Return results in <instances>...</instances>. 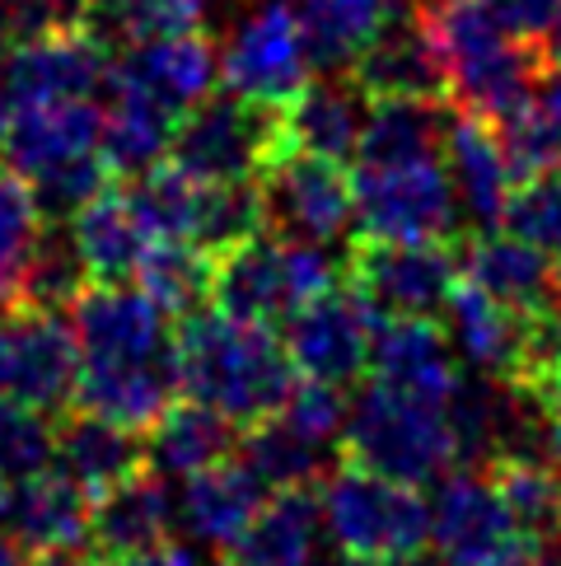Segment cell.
Returning a JSON list of instances; mask_svg holds the SVG:
<instances>
[{
    "instance_id": "obj_1",
    "label": "cell",
    "mask_w": 561,
    "mask_h": 566,
    "mask_svg": "<svg viewBox=\"0 0 561 566\" xmlns=\"http://www.w3.org/2000/svg\"><path fill=\"white\" fill-rule=\"evenodd\" d=\"M173 384L192 402H207L234 427L272 417L286 402L295 366L267 323H244L220 310H192L169 337Z\"/></svg>"
},
{
    "instance_id": "obj_2",
    "label": "cell",
    "mask_w": 561,
    "mask_h": 566,
    "mask_svg": "<svg viewBox=\"0 0 561 566\" xmlns=\"http://www.w3.org/2000/svg\"><path fill=\"white\" fill-rule=\"evenodd\" d=\"M421 14H426L440 56H445V80L458 113L500 123V117L533 104L543 56L533 43L500 29L483 0H435Z\"/></svg>"
},
{
    "instance_id": "obj_3",
    "label": "cell",
    "mask_w": 561,
    "mask_h": 566,
    "mask_svg": "<svg viewBox=\"0 0 561 566\" xmlns=\"http://www.w3.org/2000/svg\"><path fill=\"white\" fill-rule=\"evenodd\" d=\"M98 108L94 98H62V104H14L6 132V169L33 188L47 220H71L85 201L113 184L98 155Z\"/></svg>"
},
{
    "instance_id": "obj_4",
    "label": "cell",
    "mask_w": 561,
    "mask_h": 566,
    "mask_svg": "<svg viewBox=\"0 0 561 566\" xmlns=\"http://www.w3.org/2000/svg\"><path fill=\"white\" fill-rule=\"evenodd\" d=\"M342 450L360 469L398 478V482H407V488L440 482L454 473V463H464L449 408L384 389V384H374V379L351 402Z\"/></svg>"
},
{
    "instance_id": "obj_5",
    "label": "cell",
    "mask_w": 561,
    "mask_h": 566,
    "mask_svg": "<svg viewBox=\"0 0 561 566\" xmlns=\"http://www.w3.org/2000/svg\"><path fill=\"white\" fill-rule=\"evenodd\" d=\"M318 515H324V538L347 566L431 548V501L421 496V488L360 469L351 459L324 473Z\"/></svg>"
},
{
    "instance_id": "obj_6",
    "label": "cell",
    "mask_w": 561,
    "mask_h": 566,
    "mask_svg": "<svg viewBox=\"0 0 561 566\" xmlns=\"http://www.w3.org/2000/svg\"><path fill=\"white\" fill-rule=\"evenodd\" d=\"M337 286V262L324 244H295L272 230L244 239L225 253H211L207 300L244 323H286L299 305Z\"/></svg>"
},
{
    "instance_id": "obj_7",
    "label": "cell",
    "mask_w": 561,
    "mask_h": 566,
    "mask_svg": "<svg viewBox=\"0 0 561 566\" xmlns=\"http://www.w3.org/2000/svg\"><path fill=\"white\" fill-rule=\"evenodd\" d=\"M431 548L440 566H543L552 543L515 520L487 473H449L431 505Z\"/></svg>"
},
{
    "instance_id": "obj_8",
    "label": "cell",
    "mask_w": 561,
    "mask_h": 566,
    "mask_svg": "<svg viewBox=\"0 0 561 566\" xmlns=\"http://www.w3.org/2000/svg\"><path fill=\"white\" fill-rule=\"evenodd\" d=\"M280 155L276 108L248 104L239 94H211L173 123L169 165L197 184L257 178Z\"/></svg>"
},
{
    "instance_id": "obj_9",
    "label": "cell",
    "mask_w": 561,
    "mask_h": 566,
    "mask_svg": "<svg viewBox=\"0 0 561 566\" xmlns=\"http://www.w3.org/2000/svg\"><path fill=\"white\" fill-rule=\"evenodd\" d=\"M360 239H449L458 230V197L440 159L360 165L351 178Z\"/></svg>"
},
{
    "instance_id": "obj_10",
    "label": "cell",
    "mask_w": 561,
    "mask_h": 566,
    "mask_svg": "<svg viewBox=\"0 0 561 566\" xmlns=\"http://www.w3.org/2000/svg\"><path fill=\"white\" fill-rule=\"evenodd\" d=\"M458 276L464 272L445 239H360L351 249V286L393 318L445 314Z\"/></svg>"
},
{
    "instance_id": "obj_11",
    "label": "cell",
    "mask_w": 561,
    "mask_h": 566,
    "mask_svg": "<svg viewBox=\"0 0 561 566\" xmlns=\"http://www.w3.org/2000/svg\"><path fill=\"white\" fill-rule=\"evenodd\" d=\"M309 71L314 56L305 33H299L295 6H286V0H267L248 19H239L234 33L225 38V52H220L225 94H239L263 108H280L286 98H295L314 80Z\"/></svg>"
},
{
    "instance_id": "obj_12",
    "label": "cell",
    "mask_w": 561,
    "mask_h": 566,
    "mask_svg": "<svg viewBox=\"0 0 561 566\" xmlns=\"http://www.w3.org/2000/svg\"><path fill=\"white\" fill-rule=\"evenodd\" d=\"M257 188H263L267 230L280 239L332 249L337 239H347L356 230L351 178L337 159L280 150L272 165L257 174Z\"/></svg>"
},
{
    "instance_id": "obj_13",
    "label": "cell",
    "mask_w": 561,
    "mask_h": 566,
    "mask_svg": "<svg viewBox=\"0 0 561 566\" xmlns=\"http://www.w3.org/2000/svg\"><path fill=\"white\" fill-rule=\"evenodd\" d=\"M80 347L56 310H0V398L33 412L71 408Z\"/></svg>"
},
{
    "instance_id": "obj_14",
    "label": "cell",
    "mask_w": 561,
    "mask_h": 566,
    "mask_svg": "<svg viewBox=\"0 0 561 566\" xmlns=\"http://www.w3.org/2000/svg\"><path fill=\"white\" fill-rule=\"evenodd\" d=\"M379 314L356 286H332L314 295L309 305H299L286 318V356L295 375L324 379V384H347L370 370Z\"/></svg>"
},
{
    "instance_id": "obj_15",
    "label": "cell",
    "mask_w": 561,
    "mask_h": 566,
    "mask_svg": "<svg viewBox=\"0 0 561 566\" xmlns=\"http://www.w3.org/2000/svg\"><path fill=\"white\" fill-rule=\"evenodd\" d=\"M80 366H140L169 360V314L136 281H89L71 305Z\"/></svg>"
},
{
    "instance_id": "obj_16",
    "label": "cell",
    "mask_w": 561,
    "mask_h": 566,
    "mask_svg": "<svg viewBox=\"0 0 561 566\" xmlns=\"http://www.w3.org/2000/svg\"><path fill=\"white\" fill-rule=\"evenodd\" d=\"M113 52L98 48L85 29L38 33L6 52V85L10 104H62V98H98L108 85Z\"/></svg>"
},
{
    "instance_id": "obj_17",
    "label": "cell",
    "mask_w": 561,
    "mask_h": 566,
    "mask_svg": "<svg viewBox=\"0 0 561 566\" xmlns=\"http://www.w3.org/2000/svg\"><path fill=\"white\" fill-rule=\"evenodd\" d=\"M366 375L384 384V389H398L421 402H440V408H449V398L464 384L449 333L435 318H393V314L379 318Z\"/></svg>"
},
{
    "instance_id": "obj_18",
    "label": "cell",
    "mask_w": 561,
    "mask_h": 566,
    "mask_svg": "<svg viewBox=\"0 0 561 566\" xmlns=\"http://www.w3.org/2000/svg\"><path fill=\"white\" fill-rule=\"evenodd\" d=\"M113 85L136 90L155 98L159 108H169L173 117H183L197 108L202 98L215 94L220 85V52L207 43V33H178V38H159V43L131 48L113 62L108 71Z\"/></svg>"
},
{
    "instance_id": "obj_19",
    "label": "cell",
    "mask_w": 561,
    "mask_h": 566,
    "mask_svg": "<svg viewBox=\"0 0 561 566\" xmlns=\"http://www.w3.org/2000/svg\"><path fill=\"white\" fill-rule=\"evenodd\" d=\"M347 71L366 98H449L445 56H440L421 10L398 14Z\"/></svg>"
},
{
    "instance_id": "obj_20",
    "label": "cell",
    "mask_w": 561,
    "mask_h": 566,
    "mask_svg": "<svg viewBox=\"0 0 561 566\" xmlns=\"http://www.w3.org/2000/svg\"><path fill=\"white\" fill-rule=\"evenodd\" d=\"M33 562L75 553L89 543V492L75 488L62 469H43L29 478H14L6 530Z\"/></svg>"
},
{
    "instance_id": "obj_21",
    "label": "cell",
    "mask_w": 561,
    "mask_h": 566,
    "mask_svg": "<svg viewBox=\"0 0 561 566\" xmlns=\"http://www.w3.org/2000/svg\"><path fill=\"white\" fill-rule=\"evenodd\" d=\"M173 492L155 469H136L89 501V543L98 557H131L173 538Z\"/></svg>"
},
{
    "instance_id": "obj_22",
    "label": "cell",
    "mask_w": 561,
    "mask_h": 566,
    "mask_svg": "<svg viewBox=\"0 0 561 566\" xmlns=\"http://www.w3.org/2000/svg\"><path fill=\"white\" fill-rule=\"evenodd\" d=\"M318 543H324L318 492H267L244 534L220 548V566H318Z\"/></svg>"
},
{
    "instance_id": "obj_23",
    "label": "cell",
    "mask_w": 561,
    "mask_h": 566,
    "mask_svg": "<svg viewBox=\"0 0 561 566\" xmlns=\"http://www.w3.org/2000/svg\"><path fill=\"white\" fill-rule=\"evenodd\" d=\"M440 150H445V174L454 184L458 211H464L477 230H496L500 211H506V197L515 188V174H510V159H506V146H500L496 123L458 113V117H449V132H445V146Z\"/></svg>"
},
{
    "instance_id": "obj_24",
    "label": "cell",
    "mask_w": 561,
    "mask_h": 566,
    "mask_svg": "<svg viewBox=\"0 0 561 566\" xmlns=\"http://www.w3.org/2000/svg\"><path fill=\"white\" fill-rule=\"evenodd\" d=\"M366 108H370V98L360 94L351 80H309L295 98H286V104L276 108L280 150H299V155L347 165L356 155Z\"/></svg>"
},
{
    "instance_id": "obj_25",
    "label": "cell",
    "mask_w": 561,
    "mask_h": 566,
    "mask_svg": "<svg viewBox=\"0 0 561 566\" xmlns=\"http://www.w3.org/2000/svg\"><path fill=\"white\" fill-rule=\"evenodd\" d=\"M178 482L183 488L173 492V524L192 543H202V548H230L267 496L263 482L234 459L192 473V478H178Z\"/></svg>"
},
{
    "instance_id": "obj_26",
    "label": "cell",
    "mask_w": 561,
    "mask_h": 566,
    "mask_svg": "<svg viewBox=\"0 0 561 566\" xmlns=\"http://www.w3.org/2000/svg\"><path fill=\"white\" fill-rule=\"evenodd\" d=\"M458 272H464L468 286L487 291L491 300H500V305H510L519 314L543 310L557 300L552 258L525 244V239H515L510 230H477L468 239L464 258H458Z\"/></svg>"
},
{
    "instance_id": "obj_27",
    "label": "cell",
    "mask_w": 561,
    "mask_h": 566,
    "mask_svg": "<svg viewBox=\"0 0 561 566\" xmlns=\"http://www.w3.org/2000/svg\"><path fill=\"white\" fill-rule=\"evenodd\" d=\"M140 444H146V469L159 478H192L239 450V427L207 402L178 398L140 431Z\"/></svg>"
},
{
    "instance_id": "obj_28",
    "label": "cell",
    "mask_w": 561,
    "mask_h": 566,
    "mask_svg": "<svg viewBox=\"0 0 561 566\" xmlns=\"http://www.w3.org/2000/svg\"><path fill=\"white\" fill-rule=\"evenodd\" d=\"M445 333L458 360H468L477 375L487 379H515L519 366V342H525V314L500 305L487 291L468 286L458 276L454 295L445 300Z\"/></svg>"
},
{
    "instance_id": "obj_29",
    "label": "cell",
    "mask_w": 561,
    "mask_h": 566,
    "mask_svg": "<svg viewBox=\"0 0 561 566\" xmlns=\"http://www.w3.org/2000/svg\"><path fill=\"white\" fill-rule=\"evenodd\" d=\"M173 360H140V366H80L71 408L94 412L127 431H146L173 402Z\"/></svg>"
},
{
    "instance_id": "obj_30",
    "label": "cell",
    "mask_w": 561,
    "mask_h": 566,
    "mask_svg": "<svg viewBox=\"0 0 561 566\" xmlns=\"http://www.w3.org/2000/svg\"><path fill=\"white\" fill-rule=\"evenodd\" d=\"M52 469H62L94 501L113 482L146 469V444L127 427H113L104 417L71 408L62 427H52Z\"/></svg>"
},
{
    "instance_id": "obj_31",
    "label": "cell",
    "mask_w": 561,
    "mask_h": 566,
    "mask_svg": "<svg viewBox=\"0 0 561 566\" xmlns=\"http://www.w3.org/2000/svg\"><path fill=\"white\" fill-rule=\"evenodd\" d=\"M66 230L75 239V253L85 262L89 281H131L150 249V234L140 226L127 188H113V184L94 201H85L66 220Z\"/></svg>"
},
{
    "instance_id": "obj_32",
    "label": "cell",
    "mask_w": 561,
    "mask_h": 566,
    "mask_svg": "<svg viewBox=\"0 0 561 566\" xmlns=\"http://www.w3.org/2000/svg\"><path fill=\"white\" fill-rule=\"evenodd\" d=\"M108 108L98 113V155L113 178H140L159 169L169 159V140L178 117L169 108H159L155 98L123 90V85H104Z\"/></svg>"
},
{
    "instance_id": "obj_33",
    "label": "cell",
    "mask_w": 561,
    "mask_h": 566,
    "mask_svg": "<svg viewBox=\"0 0 561 566\" xmlns=\"http://www.w3.org/2000/svg\"><path fill=\"white\" fill-rule=\"evenodd\" d=\"M403 10L407 0H295L299 33L309 43L314 66L324 71L351 66Z\"/></svg>"
},
{
    "instance_id": "obj_34",
    "label": "cell",
    "mask_w": 561,
    "mask_h": 566,
    "mask_svg": "<svg viewBox=\"0 0 561 566\" xmlns=\"http://www.w3.org/2000/svg\"><path fill=\"white\" fill-rule=\"evenodd\" d=\"M449 117L440 98H370L360 123L356 155L360 165H407V159H435L445 146Z\"/></svg>"
},
{
    "instance_id": "obj_35",
    "label": "cell",
    "mask_w": 561,
    "mask_h": 566,
    "mask_svg": "<svg viewBox=\"0 0 561 566\" xmlns=\"http://www.w3.org/2000/svg\"><path fill=\"white\" fill-rule=\"evenodd\" d=\"M207 19V0H94L85 33L108 52H131L159 38L197 33Z\"/></svg>"
},
{
    "instance_id": "obj_36",
    "label": "cell",
    "mask_w": 561,
    "mask_h": 566,
    "mask_svg": "<svg viewBox=\"0 0 561 566\" xmlns=\"http://www.w3.org/2000/svg\"><path fill=\"white\" fill-rule=\"evenodd\" d=\"M487 478L496 482L500 501L515 511V520L533 530L543 543L561 538V473L538 450H510L487 463Z\"/></svg>"
},
{
    "instance_id": "obj_37",
    "label": "cell",
    "mask_w": 561,
    "mask_h": 566,
    "mask_svg": "<svg viewBox=\"0 0 561 566\" xmlns=\"http://www.w3.org/2000/svg\"><path fill=\"white\" fill-rule=\"evenodd\" d=\"M324 444L305 440L295 427H286L276 412L253 421V427L239 436V463L263 482L267 492H286V488H309V482L324 473Z\"/></svg>"
},
{
    "instance_id": "obj_38",
    "label": "cell",
    "mask_w": 561,
    "mask_h": 566,
    "mask_svg": "<svg viewBox=\"0 0 561 566\" xmlns=\"http://www.w3.org/2000/svg\"><path fill=\"white\" fill-rule=\"evenodd\" d=\"M131 281L169 318H183L202 305L211 291V253L188 244V239H150V249L140 258Z\"/></svg>"
},
{
    "instance_id": "obj_39",
    "label": "cell",
    "mask_w": 561,
    "mask_h": 566,
    "mask_svg": "<svg viewBox=\"0 0 561 566\" xmlns=\"http://www.w3.org/2000/svg\"><path fill=\"white\" fill-rule=\"evenodd\" d=\"M89 286V272L75 253V239L62 220H47L43 239L24 268V281H19V295H14V310H71L75 295Z\"/></svg>"
},
{
    "instance_id": "obj_40",
    "label": "cell",
    "mask_w": 561,
    "mask_h": 566,
    "mask_svg": "<svg viewBox=\"0 0 561 566\" xmlns=\"http://www.w3.org/2000/svg\"><path fill=\"white\" fill-rule=\"evenodd\" d=\"M267 230L263 188L257 178H234V184H202L197 188V226L192 244L207 253H225L244 239Z\"/></svg>"
},
{
    "instance_id": "obj_41",
    "label": "cell",
    "mask_w": 561,
    "mask_h": 566,
    "mask_svg": "<svg viewBox=\"0 0 561 566\" xmlns=\"http://www.w3.org/2000/svg\"><path fill=\"white\" fill-rule=\"evenodd\" d=\"M47 230V216L38 207L33 188L14 169H0V310H14L19 281Z\"/></svg>"
},
{
    "instance_id": "obj_42",
    "label": "cell",
    "mask_w": 561,
    "mask_h": 566,
    "mask_svg": "<svg viewBox=\"0 0 561 566\" xmlns=\"http://www.w3.org/2000/svg\"><path fill=\"white\" fill-rule=\"evenodd\" d=\"M197 178L178 174L169 159L150 174L131 178V207L140 216V226H146L150 239H188L192 244V226H197Z\"/></svg>"
},
{
    "instance_id": "obj_43",
    "label": "cell",
    "mask_w": 561,
    "mask_h": 566,
    "mask_svg": "<svg viewBox=\"0 0 561 566\" xmlns=\"http://www.w3.org/2000/svg\"><path fill=\"white\" fill-rule=\"evenodd\" d=\"M500 230L525 239L552 262L561 258V165L533 178H519L506 197V211H500Z\"/></svg>"
},
{
    "instance_id": "obj_44",
    "label": "cell",
    "mask_w": 561,
    "mask_h": 566,
    "mask_svg": "<svg viewBox=\"0 0 561 566\" xmlns=\"http://www.w3.org/2000/svg\"><path fill=\"white\" fill-rule=\"evenodd\" d=\"M347 412H351V398L342 394V384H324V379H305V375H295L286 402L276 408V417L286 421V427H295L314 444H324V450L332 440H342Z\"/></svg>"
},
{
    "instance_id": "obj_45",
    "label": "cell",
    "mask_w": 561,
    "mask_h": 566,
    "mask_svg": "<svg viewBox=\"0 0 561 566\" xmlns=\"http://www.w3.org/2000/svg\"><path fill=\"white\" fill-rule=\"evenodd\" d=\"M496 132H500V146H506L515 184H519V178H533V174L561 165V132L552 127V117L538 104H525L519 113L500 117Z\"/></svg>"
},
{
    "instance_id": "obj_46",
    "label": "cell",
    "mask_w": 561,
    "mask_h": 566,
    "mask_svg": "<svg viewBox=\"0 0 561 566\" xmlns=\"http://www.w3.org/2000/svg\"><path fill=\"white\" fill-rule=\"evenodd\" d=\"M52 469V427L43 412L0 398V478H29Z\"/></svg>"
},
{
    "instance_id": "obj_47",
    "label": "cell",
    "mask_w": 561,
    "mask_h": 566,
    "mask_svg": "<svg viewBox=\"0 0 561 566\" xmlns=\"http://www.w3.org/2000/svg\"><path fill=\"white\" fill-rule=\"evenodd\" d=\"M94 0H6V19H10V38L24 43L38 33H62V29H85Z\"/></svg>"
},
{
    "instance_id": "obj_48",
    "label": "cell",
    "mask_w": 561,
    "mask_h": 566,
    "mask_svg": "<svg viewBox=\"0 0 561 566\" xmlns=\"http://www.w3.org/2000/svg\"><path fill=\"white\" fill-rule=\"evenodd\" d=\"M487 14L506 33L525 38V43H543V33L552 29V19L561 14V0H483Z\"/></svg>"
},
{
    "instance_id": "obj_49",
    "label": "cell",
    "mask_w": 561,
    "mask_h": 566,
    "mask_svg": "<svg viewBox=\"0 0 561 566\" xmlns=\"http://www.w3.org/2000/svg\"><path fill=\"white\" fill-rule=\"evenodd\" d=\"M94 566H202L192 548H178V543H165V548L150 553H131V557H94Z\"/></svg>"
},
{
    "instance_id": "obj_50",
    "label": "cell",
    "mask_w": 561,
    "mask_h": 566,
    "mask_svg": "<svg viewBox=\"0 0 561 566\" xmlns=\"http://www.w3.org/2000/svg\"><path fill=\"white\" fill-rule=\"evenodd\" d=\"M533 104L543 108L552 117V127L561 132V66H548V75L538 80V94H533Z\"/></svg>"
},
{
    "instance_id": "obj_51",
    "label": "cell",
    "mask_w": 561,
    "mask_h": 566,
    "mask_svg": "<svg viewBox=\"0 0 561 566\" xmlns=\"http://www.w3.org/2000/svg\"><path fill=\"white\" fill-rule=\"evenodd\" d=\"M0 566H33V557L19 548V543L10 534H0Z\"/></svg>"
},
{
    "instance_id": "obj_52",
    "label": "cell",
    "mask_w": 561,
    "mask_h": 566,
    "mask_svg": "<svg viewBox=\"0 0 561 566\" xmlns=\"http://www.w3.org/2000/svg\"><path fill=\"white\" fill-rule=\"evenodd\" d=\"M356 566H435L426 553H407V557H384V562H356Z\"/></svg>"
},
{
    "instance_id": "obj_53",
    "label": "cell",
    "mask_w": 561,
    "mask_h": 566,
    "mask_svg": "<svg viewBox=\"0 0 561 566\" xmlns=\"http://www.w3.org/2000/svg\"><path fill=\"white\" fill-rule=\"evenodd\" d=\"M10 113H14V104H10V94H6V85H0V150H6V132H10Z\"/></svg>"
},
{
    "instance_id": "obj_54",
    "label": "cell",
    "mask_w": 561,
    "mask_h": 566,
    "mask_svg": "<svg viewBox=\"0 0 561 566\" xmlns=\"http://www.w3.org/2000/svg\"><path fill=\"white\" fill-rule=\"evenodd\" d=\"M6 43H10V19H6V0H0V62H6Z\"/></svg>"
},
{
    "instance_id": "obj_55",
    "label": "cell",
    "mask_w": 561,
    "mask_h": 566,
    "mask_svg": "<svg viewBox=\"0 0 561 566\" xmlns=\"http://www.w3.org/2000/svg\"><path fill=\"white\" fill-rule=\"evenodd\" d=\"M552 286H557V300H561V258L552 262Z\"/></svg>"
}]
</instances>
